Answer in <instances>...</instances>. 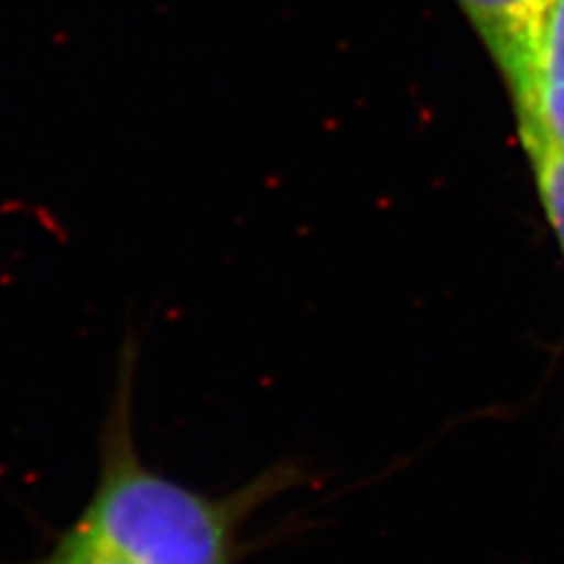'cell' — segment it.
Here are the masks:
<instances>
[{
  "label": "cell",
  "mask_w": 564,
  "mask_h": 564,
  "mask_svg": "<svg viewBox=\"0 0 564 564\" xmlns=\"http://www.w3.org/2000/svg\"><path fill=\"white\" fill-rule=\"evenodd\" d=\"M139 344L126 337L97 435V473L78 518L59 534L132 564H240L245 529L282 494L304 482L280 458L226 494H207L149 466L137 437Z\"/></svg>",
  "instance_id": "cell-1"
},
{
  "label": "cell",
  "mask_w": 564,
  "mask_h": 564,
  "mask_svg": "<svg viewBox=\"0 0 564 564\" xmlns=\"http://www.w3.org/2000/svg\"><path fill=\"white\" fill-rule=\"evenodd\" d=\"M524 151L564 153V0H549L501 76Z\"/></svg>",
  "instance_id": "cell-2"
},
{
  "label": "cell",
  "mask_w": 564,
  "mask_h": 564,
  "mask_svg": "<svg viewBox=\"0 0 564 564\" xmlns=\"http://www.w3.org/2000/svg\"><path fill=\"white\" fill-rule=\"evenodd\" d=\"M545 3L549 0H456L501 76L513 66Z\"/></svg>",
  "instance_id": "cell-3"
},
{
  "label": "cell",
  "mask_w": 564,
  "mask_h": 564,
  "mask_svg": "<svg viewBox=\"0 0 564 564\" xmlns=\"http://www.w3.org/2000/svg\"><path fill=\"white\" fill-rule=\"evenodd\" d=\"M534 174L539 200L545 221L557 240L564 259V153L555 151H524Z\"/></svg>",
  "instance_id": "cell-4"
},
{
  "label": "cell",
  "mask_w": 564,
  "mask_h": 564,
  "mask_svg": "<svg viewBox=\"0 0 564 564\" xmlns=\"http://www.w3.org/2000/svg\"><path fill=\"white\" fill-rule=\"evenodd\" d=\"M3 564H132V562H122L118 557L97 553L93 549H85V545L66 539L64 534H57L52 539L50 549L41 555H35L31 560L22 562H3Z\"/></svg>",
  "instance_id": "cell-5"
}]
</instances>
